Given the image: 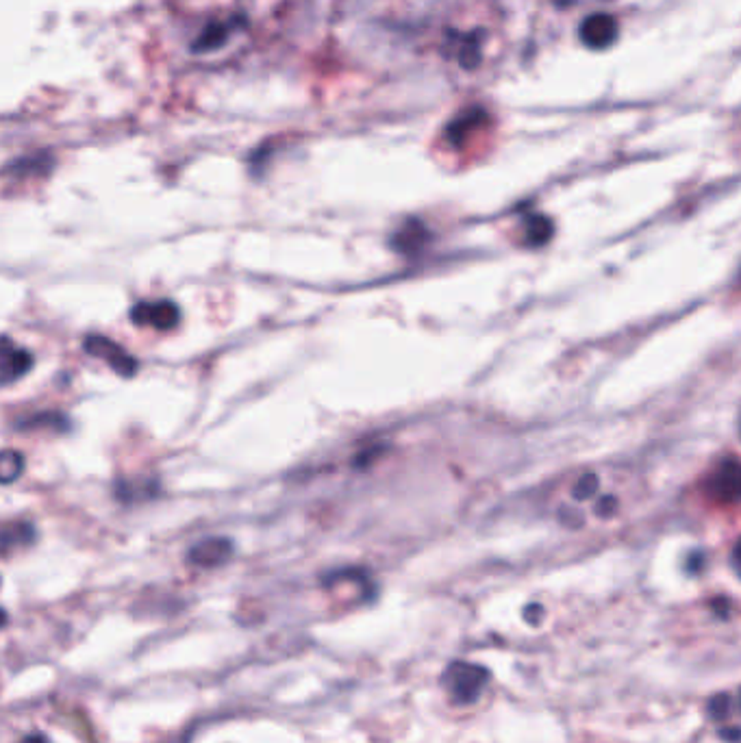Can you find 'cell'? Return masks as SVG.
Wrapping results in <instances>:
<instances>
[{
    "label": "cell",
    "mask_w": 741,
    "mask_h": 743,
    "mask_svg": "<svg viewBox=\"0 0 741 743\" xmlns=\"http://www.w3.org/2000/svg\"><path fill=\"white\" fill-rule=\"evenodd\" d=\"M131 319L137 327L172 330L179 327L181 309L172 300H142L131 309Z\"/></svg>",
    "instance_id": "cell-5"
},
{
    "label": "cell",
    "mask_w": 741,
    "mask_h": 743,
    "mask_svg": "<svg viewBox=\"0 0 741 743\" xmlns=\"http://www.w3.org/2000/svg\"><path fill=\"white\" fill-rule=\"evenodd\" d=\"M524 617H526L528 624L537 626L539 622H542V617H544V609L539 607V604H528L526 611H524Z\"/></svg>",
    "instance_id": "cell-12"
},
{
    "label": "cell",
    "mask_w": 741,
    "mask_h": 743,
    "mask_svg": "<svg viewBox=\"0 0 741 743\" xmlns=\"http://www.w3.org/2000/svg\"><path fill=\"white\" fill-rule=\"evenodd\" d=\"M0 582H3V581H0Z\"/></svg>",
    "instance_id": "cell-16"
},
{
    "label": "cell",
    "mask_w": 741,
    "mask_h": 743,
    "mask_svg": "<svg viewBox=\"0 0 741 743\" xmlns=\"http://www.w3.org/2000/svg\"><path fill=\"white\" fill-rule=\"evenodd\" d=\"M20 743H50V741L46 739V737H44L42 733H33V735L25 737V739H22Z\"/></svg>",
    "instance_id": "cell-14"
},
{
    "label": "cell",
    "mask_w": 741,
    "mask_h": 743,
    "mask_svg": "<svg viewBox=\"0 0 741 743\" xmlns=\"http://www.w3.org/2000/svg\"><path fill=\"white\" fill-rule=\"evenodd\" d=\"M492 672L479 663L452 661L448 663L441 674V687L446 689L448 698L459 706H470L479 702L482 689L490 683Z\"/></svg>",
    "instance_id": "cell-3"
},
{
    "label": "cell",
    "mask_w": 741,
    "mask_h": 743,
    "mask_svg": "<svg viewBox=\"0 0 741 743\" xmlns=\"http://www.w3.org/2000/svg\"><path fill=\"white\" fill-rule=\"evenodd\" d=\"M33 368V357L26 348L16 346L7 335H0V382L11 385Z\"/></svg>",
    "instance_id": "cell-6"
},
{
    "label": "cell",
    "mask_w": 741,
    "mask_h": 743,
    "mask_svg": "<svg viewBox=\"0 0 741 743\" xmlns=\"http://www.w3.org/2000/svg\"><path fill=\"white\" fill-rule=\"evenodd\" d=\"M481 0H344L340 16L359 36L353 42L387 55H438L459 68H476L487 44Z\"/></svg>",
    "instance_id": "cell-1"
},
{
    "label": "cell",
    "mask_w": 741,
    "mask_h": 743,
    "mask_svg": "<svg viewBox=\"0 0 741 743\" xmlns=\"http://www.w3.org/2000/svg\"><path fill=\"white\" fill-rule=\"evenodd\" d=\"M720 737L722 739H726V741H731V743H737L739 741V728H724V730H720Z\"/></svg>",
    "instance_id": "cell-13"
},
{
    "label": "cell",
    "mask_w": 741,
    "mask_h": 743,
    "mask_svg": "<svg viewBox=\"0 0 741 743\" xmlns=\"http://www.w3.org/2000/svg\"><path fill=\"white\" fill-rule=\"evenodd\" d=\"M233 557V541L227 537H206L189 548L187 561L196 568H220Z\"/></svg>",
    "instance_id": "cell-7"
},
{
    "label": "cell",
    "mask_w": 741,
    "mask_h": 743,
    "mask_svg": "<svg viewBox=\"0 0 741 743\" xmlns=\"http://www.w3.org/2000/svg\"><path fill=\"white\" fill-rule=\"evenodd\" d=\"M5 622H7V613H5V611L0 609V626H5Z\"/></svg>",
    "instance_id": "cell-15"
},
{
    "label": "cell",
    "mask_w": 741,
    "mask_h": 743,
    "mask_svg": "<svg viewBox=\"0 0 741 743\" xmlns=\"http://www.w3.org/2000/svg\"><path fill=\"white\" fill-rule=\"evenodd\" d=\"M733 711L735 698L731 694H717L709 700V705H706V716H709V719H714V722H724V719L733 716Z\"/></svg>",
    "instance_id": "cell-11"
},
{
    "label": "cell",
    "mask_w": 741,
    "mask_h": 743,
    "mask_svg": "<svg viewBox=\"0 0 741 743\" xmlns=\"http://www.w3.org/2000/svg\"><path fill=\"white\" fill-rule=\"evenodd\" d=\"M296 0H175L176 14L196 25L192 48L203 55L227 53L257 42L290 14Z\"/></svg>",
    "instance_id": "cell-2"
},
{
    "label": "cell",
    "mask_w": 741,
    "mask_h": 743,
    "mask_svg": "<svg viewBox=\"0 0 741 743\" xmlns=\"http://www.w3.org/2000/svg\"><path fill=\"white\" fill-rule=\"evenodd\" d=\"M25 474V455L18 450H0V485H11Z\"/></svg>",
    "instance_id": "cell-10"
},
{
    "label": "cell",
    "mask_w": 741,
    "mask_h": 743,
    "mask_svg": "<svg viewBox=\"0 0 741 743\" xmlns=\"http://www.w3.org/2000/svg\"><path fill=\"white\" fill-rule=\"evenodd\" d=\"M36 541V528L28 522H14L0 528V552L16 550V548L31 546Z\"/></svg>",
    "instance_id": "cell-8"
},
{
    "label": "cell",
    "mask_w": 741,
    "mask_h": 743,
    "mask_svg": "<svg viewBox=\"0 0 741 743\" xmlns=\"http://www.w3.org/2000/svg\"><path fill=\"white\" fill-rule=\"evenodd\" d=\"M83 348L90 357L102 359L116 374L126 376V379L135 376L137 361L118 344V341L109 340L105 335H88L83 341Z\"/></svg>",
    "instance_id": "cell-4"
},
{
    "label": "cell",
    "mask_w": 741,
    "mask_h": 743,
    "mask_svg": "<svg viewBox=\"0 0 741 743\" xmlns=\"http://www.w3.org/2000/svg\"><path fill=\"white\" fill-rule=\"evenodd\" d=\"M159 485L154 481H120L116 485V498L126 505L151 500L157 496Z\"/></svg>",
    "instance_id": "cell-9"
}]
</instances>
